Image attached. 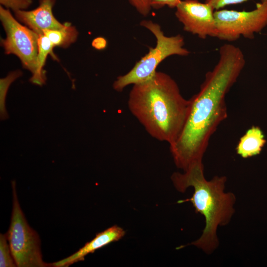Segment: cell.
I'll list each match as a JSON object with an SVG mask.
<instances>
[{"label":"cell","mask_w":267,"mask_h":267,"mask_svg":"<svg viewBox=\"0 0 267 267\" xmlns=\"http://www.w3.org/2000/svg\"><path fill=\"white\" fill-rule=\"evenodd\" d=\"M245 66L242 50L230 44L219 49V58L206 73L198 92L190 98L188 114L181 132L170 144L177 168L186 171L202 162L211 136L227 116L225 98Z\"/></svg>","instance_id":"6da1fadb"},{"label":"cell","mask_w":267,"mask_h":267,"mask_svg":"<svg viewBox=\"0 0 267 267\" xmlns=\"http://www.w3.org/2000/svg\"><path fill=\"white\" fill-rule=\"evenodd\" d=\"M128 105L149 134L170 145L182 130L190 100L183 97L170 75L157 71L148 81L133 85Z\"/></svg>","instance_id":"7a4b0ae2"},{"label":"cell","mask_w":267,"mask_h":267,"mask_svg":"<svg viewBox=\"0 0 267 267\" xmlns=\"http://www.w3.org/2000/svg\"><path fill=\"white\" fill-rule=\"evenodd\" d=\"M204 169L203 162H197L183 173H174L171 178L179 192H184L190 187L193 188L190 198L178 203L189 201L196 212L204 216L205 225L201 236L189 245L209 255L219 245L218 227L228 224L234 214L236 197L232 192L225 191V176H216L208 180L205 177Z\"/></svg>","instance_id":"3957f363"},{"label":"cell","mask_w":267,"mask_h":267,"mask_svg":"<svg viewBox=\"0 0 267 267\" xmlns=\"http://www.w3.org/2000/svg\"><path fill=\"white\" fill-rule=\"evenodd\" d=\"M140 24L154 35L156 44L149 48L148 53L129 72L117 78L113 87L119 92L129 85L142 83L151 79L157 72L159 64L166 58L174 55L185 56L190 53L184 47V38L181 35L166 36L161 26L150 20H142Z\"/></svg>","instance_id":"277c9868"},{"label":"cell","mask_w":267,"mask_h":267,"mask_svg":"<svg viewBox=\"0 0 267 267\" xmlns=\"http://www.w3.org/2000/svg\"><path fill=\"white\" fill-rule=\"evenodd\" d=\"M13 207L10 224L6 233L11 253L17 267H49L42 258L40 239L37 232L28 223L20 207L15 181L11 182Z\"/></svg>","instance_id":"5b68a950"},{"label":"cell","mask_w":267,"mask_h":267,"mask_svg":"<svg viewBox=\"0 0 267 267\" xmlns=\"http://www.w3.org/2000/svg\"><path fill=\"white\" fill-rule=\"evenodd\" d=\"M0 19L6 33L1 45L6 54H13L20 59L23 67L33 74V83L38 75V54L39 35L28 27L21 25L8 9L0 7Z\"/></svg>","instance_id":"8992f818"},{"label":"cell","mask_w":267,"mask_h":267,"mask_svg":"<svg viewBox=\"0 0 267 267\" xmlns=\"http://www.w3.org/2000/svg\"><path fill=\"white\" fill-rule=\"evenodd\" d=\"M217 38L233 42L243 37L253 39L254 34L267 26V0H261L251 11L219 9L214 12Z\"/></svg>","instance_id":"52a82bcc"},{"label":"cell","mask_w":267,"mask_h":267,"mask_svg":"<svg viewBox=\"0 0 267 267\" xmlns=\"http://www.w3.org/2000/svg\"><path fill=\"white\" fill-rule=\"evenodd\" d=\"M176 9V16L184 31L203 39L216 37L215 10L211 5L198 0H182Z\"/></svg>","instance_id":"ba28073f"},{"label":"cell","mask_w":267,"mask_h":267,"mask_svg":"<svg viewBox=\"0 0 267 267\" xmlns=\"http://www.w3.org/2000/svg\"><path fill=\"white\" fill-rule=\"evenodd\" d=\"M55 0H40L38 7L32 10L15 11V17L39 35L44 34V30L61 29L64 24L60 23L52 13Z\"/></svg>","instance_id":"9c48e42d"},{"label":"cell","mask_w":267,"mask_h":267,"mask_svg":"<svg viewBox=\"0 0 267 267\" xmlns=\"http://www.w3.org/2000/svg\"><path fill=\"white\" fill-rule=\"evenodd\" d=\"M125 233V231L121 227L116 225L112 226L96 234L91 240L87 242L75 253L53 263V266L67 267L74 263L84 261L85 257L88 254L93 253L96 250L120 240Z\"/></svg>","instance_id":"30bf717a"},{"label":"cell","mask_w":267,"mask_h":267,"mask_svg":"<svg viewBox=\"0 0 267 267\" xmlns=\"http://www.w3.org/2000/svg\"><path fill=\"white\" fill-rule=\"evenodd\" d=\"M266 142L261 129L252 126L240 137L236 147V153L243 158L258 155Z\"/></svg>","instance_id":"8fae6325"},{"label":"cell","mask_w":267,"mask_h":267,"mask_svg":"<svg viewBox=\"0 0 267 267\" xmlns=\"http://www.w3.org/2000/svg\"><path fill=\"white\" fill-rule=\"evenodd\" d=\"M38 75L33 84L42 86L46 81L45 72L43 70L48 55L57 59L53 53L55 47L50 40L44 34L40 35L38 39Z\"/></svg>","instance_id":"7c38bea8"},{"label":"cell","mask_w":267,"mask_h":267,"mask_svg":"<svg viewBox=\"0 0 267 267\" xmlns=\"http://www.w3.org/2000/svg\"><path fill=\"white\" fill-rule=\"evenodd\" d=\"M43 34L50 40L54 46L63 48L75 42L78 35L75 27L69 22L65 23L64 27L61 29L44 30Z\"/></svg>","instance_id":"4fadbf2b"},{"label":"cell","mask_w":267,"mask_h":267,"mask_svg":"<svg viewBox=\"0 0 267 267\" xmlns=\"http://www.w3.org/2000/svg\"><path fill=\"white\" fill-rule=\"evenodd\" d=\"M22 75V72L18 70L9 73L7 76L0 79V117L1 120L8 118L6 106L5 99L8 89L11 84Z\"/></svg>","instance_id":"5bb4252c"},{"label":"cell","mask_w":267,"mask_h":267,"mask_svg":"<svg viewBox=\"0 0 267 267\" xmlns=\"http://www.w3.org/2000/svg\"><path fill=\"white\" fill-rule=\"evenodd\" d=\"M0 267H17L11 253L6 233L0 234Z\"/></svg>","instance_id":"9a60e30c"},{"label":"cell","mask_w":267,"mask_h":267,"mask_svg":"<svg viewBox=\"0 0 267 267\" xmlns=\"http://www.w3.org/2000/svg\"><path fill=\"white\" fill-rule=\"evenodd\" d=\"M129 1L137 11L144 16L148 15L152 9L150 4L151 0H129Z\"/></svg>","instance_id":"2e32d148"},{"label":"cell","mask_w":267,"mask_h":267,"mask_svg":"<svg viewBox=\"0 0 267 267\" xmlns=\"http://www.w3.org/2000/svg\"><path fill=\"white\" fill-rule=\"evenodd\" d=\"M0 3L15 11L27 8L32 3V0H0Z\"/></svg>","instance_id":"e0dca14e"},{"label":"cell","mask_w":267,"mask_h":267,"mask_svg":"<svg viewBox=\"0 0 267 267\" xmlns=\"http://www.w3.org/2000/svg\"><path fill=\"white\" fill-rule=\"evenodd\" d=\"M248 0H205V2L211 5L216 10L227 5L241 3Z\"/></svg>","instance_id":"ac0fdd59"},{"label":"cell","mask_w":267,"mask_h":267,"mask_svg":"<svg viewBox=\"0 0 267 267\" xmlns=\"http://www.w3.org/2000/svg\"><path fill=\"white\" fill-rule=\"evenodd\" d=\"M182 0H151L152 8L158 9L167 6L170 8H176Z\"/></svg>","instance_id":"d6986e66"},{"label":"cell","mask_w":267,"mask_h":267,"mask_svg":"<svg viewBox=\"0 0 267 267\" xmlns=\"http://www.w3.org/2000/svg\"><path fill=\"white\" fill-rule=\"evenodd\" d=\"M92 44L96 48H102L106 45V41L102 38H97L93 42Z\"/></svg>","instance_id":"ffe728a7"}]
</instances>
